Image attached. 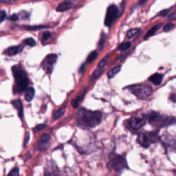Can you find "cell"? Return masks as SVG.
<instances>
[{"mask_svg": "<svg viewBox=\"0 0 176 176\" xmlns=\"http://www.w3.org/2000/svg\"><path fill=\"white\" fill-rule=\"evenodd\" d=\"M146 120L147 118L143 114L136 115L130 118L129 124L132 129L138 130L145 125Z\"/></svg>", "mask_w": 176, "mask_h": 176, "instance_id": "cell-8", "label": "cell"}, {"mask_svg": "<svg viewBox=\"0 0 176 176\" xmlns=\"http://www.w3.org/2000/svg\"><path fill=\"white\" fill-rule=\"evenodd\" d=\"M18 0H0V3H6V4H15Z\"/></svg>", "mask_w": 176, "mask_h": 176, "instance_id": "cell-35", "label": "cell"}, {"mask_svg": "<svg viewBox=\"0 0 176 176\" xmlns=\"http://www.w3.org/2000/svg\"><path fill=\"white\" fill-rule=\"evenodd\" d=\"M34 93H35V90H34V89L33 88H28V89L26 90V92H25V100H26L28 102L31 101L34 98Z\"/></svg>", "mask_w": 176, "mask_h": 176, "instance_id": "cell-14", "label": "cell"}, {"mask_svg": "<svg viewBox=\"0 0 176 176\" xmlns=\"http://www.w3.org/2000/svg\"><path fill=\"white\" fill-rule=\"evenodd\" d=\"M20 174V171H19V169L18 168H15L14 169H12V170L9 173V175H14V176H17L19 175Z\"/></svg>", "mask_w": 176, "mask_h": 176, "instance_id": "cell-31", "label": "cell"}, {"mask_svg": "<svg viewBox=\"0 0 176 176\" xmlns=\"http://www.w3.org/2000/svg\"><path fill=\"white\" fill-rule=\"evenodd\" d=\"M110 56H111V54H107V55L105 56L104 57V58L101 61V62L98 63V68H103V67L107 64V61H109V59H110Z\"/></svg>", "mask_w": 176, "mask_h": 176, "instance_id": "cell-20", "label": "cell"}, {"mask_svg": "<svg viewBox=\"0 0 176 176\" xmlns=\"http://www.w3.org/2000/svg\"><path fill=\"white\" fill-rule=\"evenodd\" d=\"M131 46H132V44H131V43L129 42V41H127V42L122 43L119 46H118V50H120V51L126 50L129 49V47H131Z\"/></svg>", "mask_w": 176, "mask_h": 176, "instance_id": "cell-23", "label": "cell"}, {"mask_svg": "<svg viewBox=\"0 0 176 176\" xmlns=\"http://www.w3.org/2000/svg\"><path fill=\"white\" fill-rule=\"evenodd\" d=\"M102 113L99 111H90L81 109L79 111L77 124L83 129L94 128L101 123Z\"/></svg>", "mask_w": 176, "mask_h": 176, "instance_id": "cell-1", "label": "cell"}, {"mask_svg": "<svg viewBox=\"0 0 176 176\" xmlns=\"http://www.w3.org/2000/svg\"><path fill=\"white\" fill-rule=\"evenodd\" d=\"M10 20L12 21H17L19 20V16L17 14H13L12 15H11Z\"/></svg>", "mask_w": 176, "mask_h": 176, "instance_id": "cell-36", "label": "cell"}, {"mask_svg": "<svg viewBox=\"0 0 176 176\" xmlns=\"http://www.w3.org/2000/svg\"><path fill=\"white\" fill-rule=\"evenodd\" d=\"M158 134L156 132H142L139 134L138 140L139 144L143 147H148L152 143L156 142Z\"/></svg>", "mask_w": 176, "mask_h": 176, "instance_id": "cell-5", "label": "cell"}, {"mask_svg": "<svg viewBox=\"0 0 176 176\" xmlns=\"http://www.w3.org/2000/svg\"><path fill=\"white\" fill-rule=\"evenodd\" d=\"M110 165L116 171H121L127 168L126 160L122 156H113L110 160Z\"/></svg>", "mask_w": 176, "mask_h": 176, "instance_id": "cell-6", "label": "cell"}, {"mask_svg": "<svg viewBox=\"0 0 176 176\" xmlns=\"http://www.w3.org/2000/svg\"><path fill=\"white\" fill-rule=\"evenodd\" d=\"M140 31V28H133V29H131L127 32V37L128 38H132L133 36H135L136 34L139 33Z\"/></svg>", "mask_w": 176, "mask_h": 176, "instance_id": "cell-21", "label": "cell"}, {"mask_svg": "<svg viewBox=\"0 0 176 176\" xmlns=\"http://www.w3.org/2000/svg\"><path fill=\"white\" fill-rule=\"evenodd\" d=\"M65 107H62L58 111H56L55 114H54V119H58V118H59L60 117H61L64 114V113H65Z\"/></svg>", "mask_w": 176, "mask_h": 176, "instance_id": "cell-22", "label": "cell"}, {"mask_svg": "<svg viewBox=\"0 0 176 176\" xmlns=\"http://www.w3.org/2000/svg\"><path fill=\"white\" fill-rule=\"evenodd\" d=\"M50 145V137L47 134H43L41 136L40 140L38 142L37 148L39 151H46Z\"/></svg>", "mask_w": 176, "mask_h": 176, "instance_id": "cell-10", "label": "cell"}, {"mask_svg": "<svg viewBox=\"0 0 176 176\" xmlns=\"http://www.w3.org/2000/svg\"><path fill=\"white\" fill-rule=\"evenodd\" d=\"M13 73L15 85L14 86V93L20 94L25 91L29 85L26 73L20 65H14L12 68Z\"/></svg>", "mask_w": 176, "mask_h": 176, "instance_id": "cell-2", "label": "cell"}, {"mask_svg": "<svg viewBox=\"0 0 176 176\" xmlns=\"http://www.w3.org/2000/svg\"><path fill=\"white\" fill-rule=\"evenodd\" d=\"M25 44L23 43V45L21 44L20 46H12L9 47L7 50L5 51V54H7L8 56H15L16 54H17L19 53H20L21 52L23 51L24 48Z\"/></svg>", "mask_w": 176, "mask_h": 176, "instance_id": "cell-11", "label": "cell"}, {"mask_svg": "<svg viewBox=\"0 0 176 176\" xmlns=\"http://www.w3.org/2000/svg\"><path fill=\"white\" fill-rule=\"evenodd\" d=\"M98 56V52L97 50H94V51H92L91 53H89V54L87 58V62L88 63H92L97 58Z\"/></svg>", "mask_w": 176, "mask_h": 176, "instance_id": "cell-18", "label": "cell"}, {"mask_svg": "<svg viewBox=\"0 0 176 176\" xmlns=\"http://www.w3.org/2000/svg\"><path fill=\"white\" fill-rule=\"evenodd\" d=\"M24 44L28 45V46H34L36 45V41L33 39H32V38H28V39H26L24 41Z\"/></svg>", "mask_w": 176, "mask_h": 176, "instance_id": "cell-26", "label": "cell"}, {"mask_svg": "<svg viewBox=\"0 0 176 176\" xmlns=\"http://www.w3.org/2000/svg\"><path fill=\"white\" fill-rule=\"evenodd\" d=\"M160 27H161V24H158V25H154V26H153V28H151V29H150L148 31V33H147V34L145 35V39H147L150 37L153 36V35L154 34L156 33V32L160 29Z\"/></svg>", "mask_w": 176, "mask_h": 176, "instance_id": "cell-15", "label": "cell"}, {"mask_svg": "<svg viewBox=\"0 0 176 176\" xmlns=\"http://www.w3.org/2000/svg\"><path fill=\"white\" fill-rule=\"evenodd\" d=\"M20 15H21V17L22 19H23V20H26V19H28V17H29L30 14L28 13V12H27L23 11V12H21Z\"/></svg>", "mask_w": 176, "mask_h": 176, "instance_id": "cell-34", "label": "cell"}, {"mask_svg": "<svg viewBox=\"0 0 176 176\" xmlns=\"http://www.w3.org/2000/svg\"><path fill=\"white\" fill-rule=\"evenodd\" d=\"M103 71H104V69H103V68H100L99 70H96V71L93 74H92V75L91 76V81H94V80L97 79V78H98L99 76H100L102 74H103Z\"/></svg>", "mask_w": 176, "mask_h": 176, "instance_id": "cell-19", "label": "cell"}, {"mask_svg": "<svg viewBox=\"0 0 176 176\" xmlns=\"http://www.w3.org/2000/svg\"><path fill=\"white\" fill-rule=\"evenodd\" d=\"M12 104L13 105V106L17 109L19 111V115L21 118L23 117V105H22V103L20 100H15L12 101Z\"/></svg>", "mask_w": 176, "mask_h": 176, "instance_id": "cell-13", "label": "cell"}, {"mask_svg": "<svg viewBox=\"0 0 176 176\" xmlns=\"http://www.w3.org/2000/svg\"><path fill=\"white\" fill-rule=\"evenodd\" d=\"M58 56L55 54H48L43 61V68L46 70L47 74H50L53 70L54 64L56 62Z\"/></svg>", "mask_w": 176, "mask_h": 176, "instance_id": "cell-7", "label": "cell"}, {"mask_svg": "<svg viewBox=\"0 0 176 176\" xmlns=\"http://www.w3.org/2000/svg\"><path fill=\"white\" fill-rule=\"evenodd\" d=\"M170 99L174 102V103H176V95L175 94H172L170 96Z\"/></svg>", "mask_w": 176, "mask_h": 176, "instance_id": "cell-37", "label": "cell"}, {"mask_svg": "<svg viewBox=\"0 0 176 176\" xmlns=\"http://www.w3.org/2000/svg\"><path fill=\"white\" fill-rule=\"evenodd\" d=\"M147 1H148V0H140L138 3V6H142V4H145V3H146Z\"/></svg>", "mask_w": 176, "mask_h": 176, "instance_id": "cell-38", "label": "cell"}, {"mask_svg": "<svg viewBox=\"0 0 176 176\" xmlns=\"http://www.w3.org/2000/svg\"><path fill=\"white\" fill-rule=\"evenodd\" d=\"M120 69H121V66L118 65L116 67H115L114 68L110 70V72L107 73L108 78L109 79H112L114 76H116L117 74L120 72Z\"/></svg>", "mask_w": 176, "mask_h": 176, "instance_id": "cell-16", "label": "cell"}, {"mask_svg": "<svg viewBox=\"0 0 176 176\" xmlns=\"http://www.w3.org/2000/svg\"><path fill=\"white\" fill-rule=\"evenodd\" d=\"M45 127H46V124H39V125H37L36 127H35L34 129H33V131H34V132H39V131H41V130H42L43 129H44Z\"/></svg>", "mask_w": 176, "mask_h": 176, "instance_id": "cell-29", "label": "cell"}, {"mask_svg": "<svg viewBox=\"0 0 176 176\" xmlns=\"http://www.w3.org/2000/svg\"><path fill=\"white\" fill-rule=\"evenodd\" d=\"M6 17V12L4 11H0V23L5 20Z\"/></svg>", "mask_w": 176, "mask_h": 176, "instance_id": "cell-30", "label": "cell"}, {"mask_svg": "<svg viewBox=\"0 0 176 176\" xmlns=\"http://www.w3.org/2000/svg\"><path fill=\"white\" fill-rule=\"evenodd\" d=\"M129 89L133 94L142 100H145L149 98L153 93L152 88L147 85H133L131 86Z\"/></svg>", "mask_w": 176, "mask_h": 176, "instance_id": "cell-3", "label": "cell"}, {"mask_svg": "<svg viewBox=\"0 0 176 176\" xmlns=\"http://www.w3.org/2000/svg\"><path fill=\"white\" fill-rule=\"evenodd\" d=\"M123 12L120 11L116 5L111 4L107 9L106 16L105 19V25L107 27H110L116 21L117 18L122 15Z\"/></svg>", "mask_w": 176, "mask_h": 176, "instance_id": "cell-4", "label": "cell"}, {"mask_svg": "<svg viewBox=\"0 0 176 176\" xmlns=\"http://www.w3.org/2000/svg\"><path fill=\"white\" fill-rule=\"evenodd\" d=\"M175 26V24H173V23L167 24H166L165 25L164 28H163V30H164L165 32H169V31H171V30L174 29Z\"/></svg>", "mask_w": 176, "mask_h": 176, "instance_id": "cell-27", "label": "cell"}, {"mask_svg": "<svg viewBox=\"0 0 176 176\" xmlns=\"http://www.w3.org/2000/svg\"><path fill=\"white\" fill-rule=\"evenodd\" d=\"M47 26L45 25H34V26H24V28L25 30H38L40 29H43V28H46Z\"/></svg>", "mask_w": 176, "mask_h": 176, "instance_id": "cell-24", "label": "cell"}, {"mask_svg": "<svg viewBox=\"0 0 176 176\" xmlns=\"http://www.w3.org/2000/svg\"><path fill=\"white\" fill-rule=\"evenodd\" d=\"M175 20H176V11L172 12V13H171L168 16V20L173 21Z\"/></svg>", "mask_w": 176, "mask_h": 176, "instance_id": "cell-33", "label": "cell"}, {"mask_svg": "<svg viewBox=\"0 0 176 176\" xmlns=\"http://www.w3.org/2000/svg\"><path fill=\"white\" fill-rule=\"evenodd\" d=\"M51 37V33H50V32H45V33H43V41H47L48 39H50V37Z\"/></svg>", "mask_w": 176, "mask_h": 176, "instance_id": "cell-32", "label": "cell"}, {"mask_svg": "<svg viewBox=\"0 0 176 176\" xmlns=\"http://www.w3.org/2000/svg\"><path fill=\"white\" fill-rule=\"evenodd\" d=\"M149 81L156 85L160 84L162 81V76L159 73H156L149 77Z\"/></svg>", "mask_w": 176, "mask_h": 176, "instance_id": "cell-12", "label": "cell"}, {"mask_svg": "<svg viewBox=\"0 0 176 176\" xmlns=\"http://www.w3.org/2000/svg\"><path fill=\"white\" fill-rule=\"evenodd\" d=\"M106 39H107V34H105V33H102L101 35V38L100 40L98 41V46L100 49L103 48V47L105 46V41H106Z\"/></svg>", "mask_w": 176, "mask_h": 176, "instance_id": "cell-17", "label": "cell"}, {"mask_svg": "<svg viewBox=\"0 0 176 176\" xmlns=\"http://www.w3.org/2000/svg\"><path fill=\"white\" fill-rule=\"evenodd\" d=\"M171 10H172V8H168V9H165V10H163L159 12L158 16H160V17H166V16L168 15V14L171 12Z\"/></svg>", "mask_w": 176, "mask_h": 176, "instance_id": "cell-28", "label": "cell"}, {"mask_svg": "<svg viewBox=\"0 0 176 176\" xmlns=\"http://www.w3.org/2000/svg\"><path fill=\"white\" fill-rule=\"evenodd\" d=\"M81 99H82V97H80V96H79V97H76V98L74 99V100L72 101V105L73 108L76 109V108L79 107V103H80V102L81 101Z\"/></svg>", "mask_w": 176, "mask_h": 176, "instance_id": "cell-25", "label": "cell"}, {"mask_svg": "<svg viewBox=\"0 0 176 176\" xmlns=\"http://www.w3.org/2000/svg\"><path fill=\"white\" fill-rule=\"evenodd\" d=\"M77 1L78 0H65V1L62 2L57 6L56 11L62 12L68 11L74 7V6L76 4Z\"/></svg>", "mask_w": 176, "mask_h": 176, "instance_id": "cell-9", "label": "cell"}]
</instances>
